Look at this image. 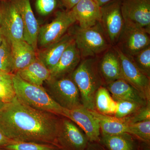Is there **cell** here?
Returning a JSON list of instances; mask_svg holds the SVG:
<instances>
[{"label": "cell", "mask_w": 150, "mask_h": 150, "mask_svg": "<svg viewBox=\"0 0 150 150\" xmlns=\"http://www.w3.org/2000/svg\"><path fill=\"white\" fill-rule=\"evenodd\" d=\"M58 116L30 107L16 96L0 112V130L14 142L57 146L56 137L61 120Z\"/></svg>", "instance_id": "1"}, {"label": "cell", "mask_w": 150, "mask_h": 150, "mask_svg": "<svg viewBox=\"0 0 150 150\" xmlns=\"http://www.w3.org/2000/svg\"><path fill=\"white\" fill-rule=\"evenodd\" d=\"M69 76L79 89L82 105L88 110H96V94L104 84L98 57L83 59Z\"/></svg>", "instance_id": "2"}, {"label": "cell", "mask_w": 150, "mask_h": 150, "mask_svg": "<svg viewBox=\"0 0 150 150\" xmlns=\"http://www.w3.org/2000/svg\"><path fill=\"white\" fill-rule=\"evenodd\" d=\"M12 79L16 97L21 102L37 110L62 116L63 108L42 86L30 83L16 74H13Z\"/></svg>", "instance_id": "3"}, {"label": "cell", "mask_w": 150, "mask_h": 150, "mask_svg": "<svg viewBox=\"0 0 150 150\" xmlns=\"http://www.w3.org/2000/svg\"><path fill=\"white\" fill-rule=\"evenodd\" d=\"M72 35L82 59L98 57L112 46L100 22L88 28L79 26Z\"/></svg>", "instance_id": "4"}, {"label": "cell", "mask_w": 150, "mask_h": 150, "mask_svg": "<svg viewBox=\"0 0 150 150\" xmlns=\"http://www.w3.org/2000/svg\"><path fill=\"white\" fill-rule=\"evenodd\" d=\"M46 82V91L62 108L72 110L83 105L79 89L70 76L50 79Z\"/></svg>", "instance_id": "5"}, {"label": "cell", "mask_w": 150, "mask_h": 150, "mask_svg": "<svg viewBox=\"0 0 150 150\" xmlns=\"http://www.w3.org/2000/svg\"><path fill=\"white\" fill-rule=\"evenodd\" d=\"M125 25L150 34V0H120Z\"/></svg>", "instance_id": "6"}, {"label": "cell", "mask_w": 150, "mask_h": 150, "mask_svg": "<svg viewBox=\"0 0 150 150\" xmlns=\"http://www.w3.org/2000/svg\"><path fill=\"white\" fill-rule=\"evenodd\" d=\"M76 22L71 10L59 12L53 21L40 27L38 43L43 48L55 43Z\"/></svg>", "instance_id": "7"}, {"label": "cell", "mask_w": 150, "mask_h": 150, "mask_svg": "<svg viewBox=\"0 0 150 150\" xmlns=\"http://www.w3.org/2000/svg\"><path fill=\"white\" fill-rule=\"evenodd\" d=\"M100 22L111 46H115L125 26L121 1L115 0L100 7Z\"/></svg>", "instance_id": "8"}, {"label": "cell", "mask_w": 150, "mask_h": 150, "mask_svg": "<svg viewBox=\"0 0 150 150\" xmlns=\"http://www.w3.org/2000/svg\"><path fill=\"white\" fill-rule=\"evenodd\" d=\"M89 142L88 137L77 125L64 117L60 120L56 144L66 150H85Z\"/></svg>", "instance_id": "9"}, {"label": "cell", "mask_w": 150, "mask_h": 150, "mask_svg": "<svg viewBox=\"0 0 150 150\" xmlns=\"http://www.w3.org/2000/svg\"><path fill=\"white\" fill-rule=\"evenodd\" d=\"M150 45V34L125 25L115 46L130 58Z\"/></svg>", "instance_id": "10"}, {"label": "cell", "mask_w": 150, "mask_h": 150, "mask_svg": "<svg viewBox=\"0 0 150 150\" xmlns=\"http://www.w3.org/2000/svg\"><path fill=\"white\" fill-rule=\"evenodd\" d=\"M119 56L123 79L143 94L150 101V80L116 46H112Z\"/></svg>", "instance_id": "11"}, {"label": "cell", "mask_w": 150, "mask_h": 150, "mask_svg": "<svg viewBox=\"0 0 150 150\" xmlns=\"http://www.w3.org/2000/svg\"><path fill=\"white\" fill-rule=\"evenodd\" d=\"M62 116L69 118L79 126L90 142L100 141V129L99 123L91 110L83 105L72 110L63 108Z\"/></svg>", "instance_id": "12"}, {"label": "cell", "mask_w": 150, "mask_h": 150, "mask_svg": "<svg viewBox=\"0 0 150 150\" xmlns=\"http://www.w3.org/2000/svg\"><path fill=\"white\" fill-rule=\"evenodd\" d=\"M3 35L10 41L23 40V26L19 12L14 3L2 5Z\"/></svg>", "instance_id": "13"}, {"label": "cell", "mask_w": 150, "mask_h": 150, "mask_svg": "<svg viewBox=\"0 0 150 150\" xmlns=\"http://www.w3.org/2000/svg\"><path fill=\"white\" fill-rule=\"evenodd\" d=\"M14 3L22 19L23 40L36 50L40 27L33 11L30 0H16Z\"/></svg>", "instance_id": "14"}, {"label": "cell", "mask_w": 150, "mask_h": 150, "mask_svg": "<svg viewBox=\"0 0 150 150\" xmlns=\"http://www.w3.org/2000/svg\"><path fill=\"white\" fill-rule=\"evenodd\" d=\"M71 10L81 28L92 27L100 21V7L96 0H81Z\"/></svg>", "instance_id": "15"}, {"label": "cell", "mask_w": 150, "mask_h": 150, "mask_svg": "<svg viewBox=\"0 0 150 150\" xmlns=\"http://www.w3.org/2000/svg\"><path fill=\"white\" fill-rule=\"evenodd\" d=\"M106 88L115 101H132L142 106L150 102L143 94L123 79L106 84Z\"/></svg>", "instance_id": "16"}, {"label": "cell", "mask_w": 150, "mask_h": 150, "mask_svg": "<svg viewBox=\"0 0 150 150\" xmlns=\"http://www.w3.org/2000/svg\"><path fill=\"white\" fill-rule=\"evenodd\" d=\"M81 59L80 53L74 39L65 49L58 64L51 71L50 79H59L71 74L79 64Z\"/></svg>", "instance_id": "17"}, {"label": "cell", "mask_w": 150, "mask_h": 150, "mask_svg": "<svg viewBox=\"0 0 150 150\" xmlns=\"http://www.w3.org/2000/svg\"><path fill=\"white\" fill-rule=\"evenodd\" d=\"M99 68L106 84L123 79L120 59L113 46L104 52L101 59H99Z\"/></svg>", "instance_id": "18"}, {"label": "cell", "mask_w": 150, "mask_h": 150, "mask_svg": "<svg viewBox=\"0 0 150 150\" xmlns=\"http://www.w3.org/2000/svg\"><path fill=\"white\" fill-rule=\"evenodd\" d=\"M73 40L74 38L71 33L65 34L58 41L39 51L38 58L51 71L58 64L65 49Z\"/></svg>", "instance_id": "19"}, {"label": "cell", "mask_w": 150, "mask_h": 150, "mask_svg": "<svg viewBox=\"0 0 150 150\" xmlns=\"http://www.w3.org/2000/svg\"><path fill=\"white\" fill-rule=\"evenodd\" d=\"M10 43L14 74L27 67L37 56L34 48L24 40L13 41Z\"/></svg>", "instance_id": "20"}, {"label": "cell", "mask_w": 150, "mask_h": 150, "mask_svg": "<svg viewBox=\"0 0 150 150\" xmlns=\"http://www.w3.org/2000/svg\"><path fill=\"white\" fill-rule=\"evenodd\" d=\"M16 74L25 81L39 86H42L44 82L51 78L50 70L37 57L27 67L19 70Z\"/></svg>", "instance_id": "21"}, {"label": "cell", "mask_w": 150, "mask_h": 150, "mask_svg": "<svg viewBox=\"0 0 150 150\" xmlns=\"http://www.w3.org/2000/svg\"><path fill=\"white\" fill-rule=\"evenodd\" d=\"M91 111L97 119L102 134L113 135L127 133L128 123L123 118L118 119L109 115L102 114L96 110Z\"/></svg>", "instance_id": "22"}, {"label": "cell", "mask_w": 150, "mask_h": 150, "mask_svg": "<svg viewBox=\"0 0 150 150\" xmlns=\"http://www.w3.org/2000/svg\"><path fill=\"white\" fill-rule=\"evenodd\" d=\"M100 141L109 150H135V142L131 134L127 133L102 134Z\"/></svg>", "instance_id": "23"}, {"label": "cell", "mask_w": 150, "mask_h": 150, "mask_svg": "<svg viewBox=\"0 0 150 150\" xmlns=\"http://www.w3.org/2000/svg\"><path fill=\"white\" fill-rule=\"evenodd\" d=\"M95 106L98 112L105 115H114L117 108V102L113 99L107 88L102 86L96 92Z\"/></svg>", "instance_id": "24"}, {"label": "cell", "mask_w": 150, "mask_h": 150, "mask_svg": "<svg viewBox=\"0 0 150 150\" xmlns=\"http://www.w3.org/2000/svg\"><path fill=\"white\" fill-rule=\"evenodd\" d=\"M13 74L0 71V101L8 104L16 97Z\"/></svg>", "instance_id": "25"}, {"label": "cell", "mask_w": 150, "mask_h": 150, "mask_svg": "<svg viewBox=\"0 0 150 150\" xmlns=\"http://www.w3.org/2000/svg\"><path fill=\"white\" fill-rule=\"evenodd\" d=\"M0 71L13 74V64L10 42L4 36L0 46Z\"/></svg>", "instance_id": "26"}, {"label": "cell", "mask_w": 150, "mask_h": 150, "mask_svg": "<svg viewBox=\"0 0 150 150\" xmlns=\"http://www.w3.org/2000/svg\"><path fill=\"white\" fill-rule=\"evenodd\" d=\"M6 150H60L56 145L30 142H13L3 147Z\"/></svg>", "instance_id": "27"}, {"label": "cell", "mask_w": 150, "mask_h": 150, "mask_svg": "<svg viewBox=\"0 0 150 150\" xmlns=\"http://www.w3.org/2000/svg\"><path fill=\"white\" fill-rule=\"evenodd\" d=\"M127 133L133 135L146 143L150 141V120L128 123Z\"/></svg>", "instance_id": "28"}, {"label": "cell", "mask_w": 150, "mask_h": 150, "mask_svg": "<svg viewBox=\"0 0 150 150\" xmlns=\"http://www.w3.org/2000/svg\"><path fill=\"white\" fill-rule=\"evenodd\" d=\"M129 59L140 71L150 78V45Z\"/></svg>", "instance_id": "29"}, {"label": "cell", "mask_w": 150, "mask_h": 150, "mask_svg": "<svg viewBox=\"0 0 150 150\" xmlns=\"http://www.w3.org/2000/svg\"><path fill=\"white\" fill-rule=\"evenodd\" d=\"M116 102L117 108L114 114V117L118 119L126 118L144 106L132 101L121 100Z\"/></svg>", "instance_id": "30"}, {"label": "cell", "mask_w": 150, "mask_h": 150, "mask_svg": "<svg viewBox=\"0 0 150 150\" xmlns=\"http://www.w3.org/2000/svg\"><path fill=\"white\" fill-rule=\"evenodd\" d=\"M123 119L128 123H133L150 120V102L140 108L137 112Z\"/></svg>", "instance_id": "31"}, {"label": "cell", "mask_w": 150, "mask_h": 150, "mask_svg": "<svg viewBox=\"0 0 150 150\" xmlns=\"http://www.w3.org/2000/svg\"><path fill=\"white\" fill-rule=\"evenodd\" d=\"M57 0H36L35 8L38 12L42 16L50 14L56 8Z\"/></svg>", "instance_id": "32"}, {"label": "cell", "mask_w": 150, "mask_h": 150, "mask_svg": "<svg viewBox=\"0 0 150 150\" xmlns=\"http://www.w3.org/2000/svg\"><path fill=\"white\" fill-rule=\"evenodd\" d=\"M81 0H61L62 4L68 10H70Z\"/></svg>", "instance_id": "33"}, {"label": "cell", "mask_w": 150, "mask_h": 150, "mask_svg": "<svg viewBox=\"0 0 150 150\" xmlns=\"http://www.w3.org/2000/svg\"><path fill=\"white\" fill-rule=\"evenodd\" d=\"M14 141L10 139L0 130V147L3 148Z\"/></svg>", "instance_id": "34"}, {"label": "cell", "mask_w": 150, "mask_h": 150, "mask_svg": "<svg viewBox=\"0 0 150 150\" xmlns=\"http://www.w3.org/2000/svg\"><path fill=\"white\" fill-rule=\"evenodd\" d=\"M85 150H105L96 142H89L88 145Z\"/></svg>", "instance_id": "35"}, {"label": "cell", "mask_w": 150, "mask_h": 150, "mask_svg": "<svg viewBox=\"0 0 150 150\" xmlns=\"http://www.w3.org/2000/svg\"><path fill=\"white\" fill-rule=\"evenodd\" d=\"M115 0H97L96 1L100 6L101 7Z\"/></svg>", "instance_id": "36"}, {"label": "cell", "mask_w": 150, "mask_h": 150, "mask_svg": "<svg viewBox=\"0 0 150 150\" xmlns=\"http://www.w3.org/2000/svg\"><path fill=\"white\" fill-rule=\"evenodd\" d=\"M4 35H3L2 30L1 28L0 27V46L2 43L3 39L4 38Z\"/></svg>", "instance_id": "37"}, {"label": "cell", "mask_w": 150, "mask_h": 150, "mask_svg": "<svg viewBox=\"0 0 150 150\" xmlns=\"http://www.w3.org/2000/svg\"><path fill=\"white\" fill-rule=\"evenodd\" d=\"M2 21V5L0 4V27Z\"/></svg>", "instance_id": "38"}, {"label": "cell", "mask_w": 150, "mask_h": 150, "mask_svg": "<svg viewBox=\"0 0 150 150\" xmlns=\"http://www.w3.org/2000/svg\"><path fill=\"white\" fill-rule=\"evenodd\" d=\"M7 104L5 103H3L1 102L0 101V112L2 111L6 107Z\"/></svg>", "instance_id": "39"}, {"label": "cell", "mask_w": 150, "mask_h": 150, "mask_svg": "<svg viewBox=\"0 0 150 150\" xmlns=\"http://www.w3.org/2000/svg\"><path fill=\"white\" fill-rule=\"evenodd\" d=\"M144 150H150L149 148H145L144 149Z\"/></svg>", "instance_id": "40"}, {"label": "cell", "mask_w": 150, "mask_h": 150, "mask_svg": "<svg viewBox=\"0 0 150 150\" xmlns=\"http://www.w3.org/2000/svg\"><path fill=\"white\" fill-rule=\"evenodd\" d=\"M60 150H66L63 149H60Z\"/></svg>", "instance_id": "41"}, {"label": "cell", "mask_w": 150, "mask_h": 150, "mask_svg": "<svg viewBox=\"0 0 150 150\" xmlns=\"http://www.w3.org/2000/svg\"><path fill=\"white\" fill-rule=\"evenodd\" d=\"M0 1H6V0H0Z\"/></svg>", "instance_id": "42"}, {"label": "cell", "mask_w": 150, "mask_h": 150, "mask_svg": "<svg viewBox=\"0 0 150 150\" xmlns=\"http://www.w3.org/2000/svg\"><path fill=\"white\" fill-rule=\"evenodd\" d=\"M0 150H2V149H0Z\"/></svg>", "instance_id": "43"}, {"label": "cell", "mask_w": 150, "mask_h": 150, "mask_svg": "<svg viewBox=\"0 0 150 150\" xmlns=\"http://www.w3.org/2000/svg\"><path fill=\"white\" fill-rule=\"evenodd\" d=\"M96 1H97V0H96Z\"/></svg>", "instance_id": "44"}]
</instances>
